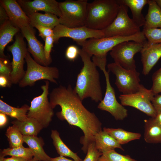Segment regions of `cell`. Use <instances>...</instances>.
I'll use <instances>...</instances> for the list:
<instances>
[{
	"label": "cell",
	"mask_w": 161,
	"mask_h": 161,
	"mask_svg": "<svg viewBox=\"0 0 161 161\" xmlns=\"http://www.w3.org/2000/svg\"><path fill=\"white\" fill-rule=\"evenodd\" d=\"M87 0H68L58 2L61 16L59 18L60 24L69 28L86 26Z\"/></svg>",
	"instance_id": "5b68a950"
},
{
	"label": "cell",
	"mask_w": 161,
	"mask_h": 161,
	"mask_svg": "<svg viewBox=\"0 0 161 161\" xmlns=\"http://www.w3.org/2000/svg\"><path fill=\"white\" fill-rule=\"evenodd\" d=\"M9 20L7 13L3 7L0 6V25Z\"/></svg>",
	"instance_id": "60d3db41"
},
{
	"label": "cell",
	"mask_w": 161,
	"mask_h": 161,
	"mask_svg": "<svg viewBox=\"0 0 161 161\" xmlns=\"http://www.w3.org/2000/svg\"><path fill=\"white\" fill-rule=\"evenodd\" d=\"M25 61L27 69L24 77L18 83L20 87L32 86L36 82L41 80H48L57 84L56 79H58L59 76L58 68L39 64L32 58L28 51Z\"/></svg>",
	"instance_id": "8992f818"
},
{
	"label": "cell",
	"mask_w": 161,
	"mask_h": 161,
	"mask_svg": "<svg viewBox=\"0 0 161 161\" xmlns=\"http://www.w3.org/2000/svg\"><path fill=\"white\" fill-rule=\"evenodd\" d=\"M35 27L38 30L39 36L44 41L47 37L53 35V29L50 28L41 26H37Z\"/></svg>",
	"instance_id": "f35d334b"
},
{
	"label": "cell",
	"mask_w": 161,
	"mask_h": 161,
	"mask_svg": "<svg viewBox=\"0 0 161 161\" xmlns=\"http://www.w3.org/2000/svg\"><path fill=\"white\" fill-rule=\"evenodd\" d=\"M17 2L28 16L39 11L53 14L59 18L61 16L58 2L55 0H18Z\"/></svg>",
	"instance_id": "2e32d148"
},
{
	"label": "cell",
	"mask_w": 161,
	"mask_h": 161,
	"mask_svg": "<svg viewBox=\"0 0 161 161\" xmlns=\"http://www.w3.org/2000/svg\"><path fill=\"white\" fill-rule=\"evenodd\" d=\"M51 137L58 153L60 156L69 157L75 161H83L77 154L72 151L63 142L56 130L51 131Z\"/></svg>",
	"instance_id": "f1b7e54d"
},
{
	"label": "cell",
	"mask_w": 161,
	"mask_h": 161,
	"mask_svg": "<svg viewBox=\"0 0 161 161\" xmlns=\"http://www.w3.org/2000/svg\"><path fill=\"white\" fill-rule=\"evenodd\" d=\"M119 5L115 19L109 26L102 30L105 37L129 36L140 31V27L129 16L128 7L122 4Z\"/></svg>",
	"instance_id": "9c48e42d"
},
{
	"label": "cell",
	"mask_w": 161,
	"mask_h": 161,
	"mask_svg": "<svg viewBox=\"0 0 161 161\" xmlns=\"http://www.w3.org/2000/svg\"><path fill=\"white\" fill-rule=\"evenodd\" d=\"M95 142L97 149L102 153L118 148L124 151L120 144L108 133L101 131L96 134Z\"/></svg>",
	"instance_id": "44dd1931"
},
{
	"label": "cell",
	"mask_w": 161,
	"mask_h": 161,
	"mask_svg": "<svg viewBox=\"0 0 161 161\" xmlns=\"http://www.w3.org/2000/svg\"><path fill=\"white\" fill-rule=\"evenodd\" d=\"M45 82V84L41 87L42 93L31 101L27 114V117L35 120L43 128L48 126L54 114L48 98L49 82L48 80Z\"/></svg>",
	"instance_id": "52a82bcc"
},
{
	"label": "cell",
	"mask_w": 161,
	"mask_h": 161,
	"mask_svg": "<svg viewBox=\"0 0 161 161\" xmlns=\"http://www.w3.org/2000/svg\"><path fill=\"white\" fill-rule=\"evenodd\" d=\"M20 29L13 25L9 20L0 25V55L5 58L4 53L5 47L13 40L14 36L18 32Z\"/></svg>",
	"instance_id": "cb8c5ba5"
},
{
	"label": "cell",
	"mask_w": 161,
	"mask_h": 161,
	"mask_svg": "<svg viewBox=\"0 0 161 161\" xmlns=\"http://www.w3.org/2000/svg\"><path fill=\"white\" fill-rule=\"evenodd\" d=\"M153 118L157 123L161 126V111L157 112L156 116Z\"/></svg>",
	"instance_id": "bcb514c9"
},
{
	"label": "cell",
	"mask_w": 161,
	"mask_h": 161,
	"mask_svg": "<svg viewBox=\"0 0 161 161\" xmlns=\"http://www.w3.org/2000/svg\"><path fill=\"white\" fill-rule=\"evenodd\" d=\"M146 39L142 31L129 36H115L88 39L82 43V49L91 57L93 56L106 58L107 53L119 44L133 41L143 43Z\"/></svg>",
	"instance_id": "277c9868"
},
{
	"label": "cell",
	"mask_w": 161,
	"mask_h": 161,
	"mask_svg": "<svg viewBox=\"0 0 161 161\" xmlns=\"http://www.w3.org/2000/svg\"><path fill=\"white\" fill-rule=\"evenodd\" d=\"M154 96L151 89H146L142 85L137 92L128 95H120L119 98L122 105L135 108L154 118L157 114L151 102Z\"/></svg>",
	"instance_id": "8fae6325"
},
{
	"label": "cell",
	"mask_w": 161,
	"mask_h": 161,
	"mask_svg": "<svg viewBox=\"0 0 161 161\" xmlns=\"http://www.w3.org/2000/svg\"><path fill=\"white\" fill-rule=\"evenodd\" d=\"M157 4L161 10V0H155Z\"/></svg>",
	"instance_id": "7dc6e473"
},
{
	"label": "cell",
	"mask_w": 161,
	"mask_h": 161,
	"mask_svg": "<svg viewBox=\"0 0 161 161\" xmlns=\"http://www.w3.org/2000/svg\"><path fill=\"white\" fill-rule=\"evenodd\" d=\"M5 156L1 153L0 154V161H3Z\"/></svg>",
	"instance_id": "c3c4849f"
},
{
	"label": "cell",
	"mask_w": 161,
	"mask_h": 161,
	"mask_svg": "<svg viewBox=\"0 0 161 161\" xmlns=\"http://www.w3.org/2000/svg\"><path fill=\"white\" fill-rule=\"evenodd\" d=\"M49 102L52 109L58 105L61 110L56 113L57 117L66 120L70 125L77 126L83 131L84 136L80 142L85 153L89 144L95 141L97 134L102 131V123L94 113L88 110L71 85H60L49 94Z\"/></svg>",
	"instance_id": "6da1fadb"
},
{
	"label": "cell",
	"mask_w": 161,
	"mask_h": 161,
	"mask_svg": "<svg viewBox=\"0 0 161 161\" xmlns=\"http://www.w3.org/2000/svg\"><path fill=\"white\" fill-rule=\"evenodd\" d=\"M143 69L142 73L148 75L161 57V43L150 44L146 41L140 52Z\"/></svg>",
	"instance_id": "e0dca14e"
},
{
	"label": "cell",
	"mask_w": 161,
	"mask_h": 161,
	"mask_svg": "<svg viewBox=\"0 0 161 161\" xmlns=\"http://www.w3.org/2000/svg\"><path fill=\"white\" fill-rule=\"evenodd\" d=\"M147 13L145 17L143 29H161V10L155 0H148Z\"/></svg>",
	"instance_id": "603a6c76"
},
{
	"label": "cell",
	"mask_w": 161,
	"mask_h": 161,
	"mask_svg": "<svg viewBox=\"0 0 161 161\" xmlns=\"http://www.w3.org/2000/svg\"><path fill=\"white\" fill-rule=\"evenodd\" d=\"M0 4L5 10L13 24L21 29L30 24L28 16L15 0H1Z\"/></svg>",
	"instance_id": "ac0fdd59"
},
{
	"label": "cell",
	"mask_w": 161,
	"mask_h": 161,
	"mask_svg": "<svg viewBox=\"0 0 161 161\" xmlns=\"http://www.w3.org/2000/svg\"><path fill=\"white\" fill-rule=\"evenodd\" d=\"M79 48L76 46L70 45L67 47L66 50L65 56L69 61H74L79 55Z\"/></svg>",
	"instance_id": "74e56055"
},
{
	"label": "cell",
	"mask_w": 161,
	"mask_h": 161,
	"mask_svg": "<svg viewBox=\"0 0 161 161\" xmlns=\"http://www.w3.org/2000/svg\"><path fill=\"white\" fill-rule=\"evenodd\" d=\"M26 161H38L36 160L35 158H34V157H33V158H32L31 159L28 160H27Z\"/></svg>",
	"instance_id": "681fc988"
},
{
	"label": "cell",
	"mask_w": 161,
	"mask_h": 161,
	"mask_svg": "<svg viewBox=\"0 0 161 161\" xmlns=\"http://www.w3.org/2000/svg\"><path fill=\"white\" fill-rule=\"evenodd\" d=\"M98 161H138L131 158L129 155L120 154L114 150L102 153Z\"/></svg>",
	"instance_id": "1f68e13d"
},
{
	"label": "cell",
	"mask_w": 161,
	"mask_h": 161,
	"mask_svg": "<svg viewBox=\"0 0 161 161\" xmlns=\"http://www.w3.org/2000/svg\"><path fill=\"white\" fill-rule=\"evenodd\" d=\"M5 135L7 137L10 148L23 145L24 143L23 135L14 125L10 126L7 129Z\"/></svg>",
	"instance_id": "4dcf8cb0"
},
{
	"label": "cell",
	"mask_w": 161,
	"mask_h": 161,
	"mask_svg": "<svg viewBox=\"0 0 161 161\" xmlns=\"http://www.w3.org/2000/svg\"><path fill=\"white\" fill-rule=\"evenodd\" d=\"M143 44L133 41H126L114 47L110 54L115 63L129 70L136 69L134 55L140 52Z\"/></svg>",
	"instance_id": "30bf717a"
},
{
	"label": "cell",
	"mask_w": 161,
	"mask_h": 161,
	"mask_svg": "<svg viewBox=\"0 0 161 161\" xmlns=\"http://www.w3.org/2000/svg\"><path fill=\"white\" fill-rule=\"evenodd\" d=\"M102 154L97 149L95 142H92L88 146L86 155L83 161H98Z\"/></svg>",
	"instance_id": "836d02e7"
},
{
	"label": "cell",
	"mask_w": 161,
	"mask_h": 161,
	"mask_svg": "<svg viewBox=\"0 0 161 161\" xmlns=\"http://www.w3.org/2000/svg\"><path fill=\"white\" fill-rule=\"evenodd\" d=\"M53 30V37L55 43L61 38L68 37L72 38L80 45L88 39L105 37L102 30L92 29L86 26L69 28L59 24Z\"/></svg>",
	"instance_id": "4fadbf2b"
},
{
	"label": "cell",
	"mask_w": 161,
	"mask_h": 161,
	"mask_svg": "<svg viewBox=\"0 0 161 161\" xmlns=\"http://www.w3.org/2000/svg\"><path fill=\"white\" fill-rule=\"evenodd\" d=\"M29 108L27 104H24L20 108L15 107L0 100V112L19 121H24L28 118L27 114Z\"/></svg>",
	"instance_id": "83f0119b"
},
{
	"label": "cell",
	"mask_w": 161,
	"mask_h": 161,
	"mask_svg": "<svg viewBox=\"0 0 161 161\" xmlns=\"http://www.w3.org/2000/svg\"><path fill=\"white\" fill-rule=\"evenodd\" d=\"M119 5L127 6L132 13V19L139 27L145 24V18L142 11L144 6L148 4V0H116Z\"/></svg>",
	"instance_id": "d6986e66"
},
{
	"label": "cell",
	"mask_w": 161,
	"mask_h": 161,
	"mask_svg": "<svg viewBox=\"0 0 161 161\" xmlns=\"http://www.w3.org/2000/svg\"><path fill=\"white\" fill-rule=\"evenodd\" d=\"M49 161H75L65 158L64 157L60 156L55 158L51 157Z\"/></svg>",
	"instance_id": "ee69618b"
},
{
	"label": "cell",
	"mask_w": 161,
	"mask_h": 161,
	"mask_svg": "<svg viewBox=\"0 0 161 161\" xmlns=\"http://www.w3.org/2000/svg\"><path fill=\"white\" fill-rule=\"evenodd\" d=\"M147 42L150 44L161 43V29H143L142 31Z\"/></svg>",
	"instance_id": "d6a6232c"
},
{
	"label": "cell",
	"mask_w": 161,
	"mask_h": 161,
	"mask_svg": "<svg viewBox=\"0 0 161 161\" xmlns=\"http://www.w3.org/2000/svg\"><path fill=\"white\" fill-rule=\"evenodd\" d=\"M144 139L149 143H161V126L151 117L144 121Z\"/></svg>",
	"instance_id": "d4e9b609"
},
{
	"label": "cell",
	"mask_w": 161,
	"mask_h": 161,
	"mask_svg": "<svg viewBox=\"0 0 161 161\" xmlns=\"http://www.w3.org/2000/svg\"><path fill=\"white\" fill-rule=\"evenodd\" d=\"M12 84L9 79L4 76L0 75V86L1 87H10Z\"/></svg>",
	"instance_id": "b9f144b4"
},
{
	"label": "cell",
	"mask_w": 161,
	"mask_h": 161,
	"mask_svg": "<svg viewBox=\"0 0 161 161\" xmlns=\"http://www.w3.org/2000/svg\"><path fill=\"white\" fill-rule=\"evenodd\" d=\"M151 102L157 113L161 111V95H155L152 99Z\"/></svg>",
	"instance_id": "ab89813d"
},
{
	"label": "cell",
	"mask_w": 161,
	"mask_h": 161,
	"mask_svg": "<svg viewBox=\"0 0 161 161\" xmlns=\"http://www.w3.org/2000/svg\"><path fill=\"white\" fill-rule=\"evenodd\" d=\"M28 17L30 25L33 27L41 26L53 29L60 24L58 16L50 13H45L43 14L36 12L32 13Z\"/></svg>",
	"instance_id": "7402d4cb"
},
{
	"label": "cell",
	"mask_w": 161,
	"mask_h": 161,
	"mask_svg": "<svg viewBox=\"0 0 161 161\" xmlns=\"http://www.w3.org/2000/svg\"><path fill=\"white\" fill-rule=\"evenodd\" d=\"M107 67L109 72L115 75V84L123 95L134 93L139 90L142 84L140 83V73L136 69H126L115 62L108 64Z\"/></svg>",
	"instance_id": "ba28073f"
},
{
	"label": "cell",
	"mask_w": 161,
	"mask_h": 161,
	"mask_svg": "<svg viewBox=\"0 0 161 161\" xmlns=\"http://www.w3.org/2000/svg\"><path fill=\"white\" fill-rule=\"evenodd\" d=\"M103 131H105L114 139L120 145L127 143L135 140L140 139L141 134L140 133L130 132L121 128H104Z\"/></svg>",
	"instance_id": "4316f807"
},
{
	"label": "cell",
	"mask_w": 161,
	"mask_h": 161,
	"mask_svg": "<svg viewBox=\"0 0 161 161\" xmlns=\"http://www.w3.org/2000/svg\"><path fill=\"white\" fill-rule=\"evenodd\" d=\"M11 123L18 129L23 136H37L43 128L35 120L28 117L24 121L16 120L12 121Z\"/></svg>",
	"instance_id": "484cf974"
},
{
	"label": "cell",
	"mask_w": 161,
	"mask_h": 161,
	"mask_svg": "<svg viewBox=\"0 0 161 161\" xmlns=\"http://www.w3.org/2000/svg\"><path fill=\"white\" fill-rule=\"evenodd\" d=\"M23 140L32 151L34 158L38 161H49L51 157L43 148L44 143L42 138L37 136H23Z\"/></svg>",
	"instance_id": "ffe728a7"
},
{
	"label": "cell",
	"mask_w": 161,
	"mask_h": 161,
	"mask_svg": "<svg viewBox=\"0 0 161 161\" xmlns=\"http://www.w3.org/2000/svg\"><path fill=\"white\" fill-rule=\"evenodd\" d=\"M99 68L104 74L106 88L104 97L97 107L101 110L109 112L116 120H123L128 116L127 110L117 100L114 90L110 82L109 72L106 71V66H102Z\"/></svg>",
	"instance_id": "5bb4252c"
},
{
	"label": "cell",
	"mask_w": 161,
	"mask_h": 161,
	"mask_svg": "<svg viewBox=\"0 0 161 161\" xmlns=\"http://www.w3.org/2000/svg\"><path fill=\"white\" fill-rule=\"evenodd\" d=\"M0 153L5 157L10 156L24 158L28 160L33 158V154L29 148H25L23 145L15 147L3 149Z\"/></svg>",
	"instance_id": "f546056e"
},
{
	"label": "cell",
	"mask_w": 161,
	"mask_h": 161,
	"mask_svg": "<svg viewBox=\"0 0 161 161\" xmlns=\"http://www.w3.org/2000/svg\"><path fill=\"white\" fill-rule=\"evenodd\" d=\"M119 6L116 0H95L88 3L86 26L100 30L106 28L116 18Z\"/></svg>",
	"instance_id": "3957f363"
},
{
	"label": "cell",
	"mask_w": 161,
	"mask_h": 161,
	"mask_svg": "<svg viewBox=\"0 0 161 161\" xmlns=\"http://www.w3.org/2000/svg\"><path fill=\"white\" fill-rule=\"evenodd\" d=\"M153 84L150 89L155 95L161 92V67L152 76Z\"/></svg>",
	"instance_id": "e575fe53"
},
{
	"label": "cell",
	"mask_w": 161,
	"mask_h": 161,
	"mask_svg": "<svg viewBox=\"0 0 161 161\" xmlns=\"http://www.w3.org/2000/svg\"><path fill=\"white\" fill-rule=\"evenodd\" d=\"M45 44L44 47V52L47 61L51 63L52 59L50 53L53 47L54 41L53 36H50L46 38L45 40Z\"/></svg>",
	"instance_id": "8d00e7d4"
},
{
	"label": "cell",
	"mask_w": 161,
	"mask_h": 161,
	"mask_svg": "<svg viewBox=\"0 0 161 161\" xmlns=\"http://www.w3.org/2000/svg\"><path fill=\"white\" fill-rule=\"evenodd\" d=\"M79 55L83 65L77 76L74 90L82 101L90 97L96 102H100L103 95L97 66L91 57L81 49H79Z\"/></svg>",
	"instance_id": "7a4b0ae2"
},
{
	"label": "cell",
	"mask_w": 161,
	"mask_h": 161,
	"mask_svg": "<svg viewBox=\"0 0 161 161\" xmlns=\"http://www.w3.org/2000/svg\"><path fill=\"white\" fill-rule=\"evenodd\" d=\"M21 34L28 43V51L32 55L34 60L43 66H48L50 63L47 59L42 44L35 36L33 27L30 24L21 29Z\"/></svg>",
	"instance_id": "9a60e30c"
},
{
	"label": "cell",
	"mask_w": 161,
	"mask_h": 161,
	"mask_svg": "<svg viewBox=\"0 0 161 161\" xmlns=\"http://www.w3.org/2000/svg\"><path fill=\"white\" fill-rule=\"evenodd\" d=\"M23 37L22 34H17L15 42L7 47L8 50L11 52L13 56L11 63L12 71L10 75L12 84L19 83L25 73L24 65V59L28 51Z\"/></svg>",
	"instance_id": "7c38bea8"
},
{
	"label": "cell",
	"mask_w": 161,
	"mask_h": 161,
	"mask_svg": "<svg viewBox=\"0 0 161 161\" xmlns=\"http://www.w3.org/2000/svg\"><path fill=\"white\" fill-rule=\"evenodd\" d=\"M12 71V65L6 57H0V75L4 76L10 80Z\"/></svg>",
	"instance_id": "d590c367"
},
{
	"label": "cell",
	"mask_w": 161,
	"mask_h": 161,
	"mask_svg": "<svg viewBox=\"0 0 161 161\" xmlns=\"http://www.w3.org/2000/svg\"><path fill=\"white\" fill-rule=\"evenodd\" d=\"M5 114L0 112V127L4 126L7 123V119Z\"/></svg>",
	"instance_id": "7bdbcfd3"
},
{
	"label": "cell",
	"mask_w": 161,
	"mask_h": 161,
	"mask_svg": "<svg viewBox=\"0 0 161 161\" xmlns=\"http://www.w3.org/2000/svg\"><path fill=\"white\" fill-rule=\"evenodd\" d=\"M27 160L26 159L22 158L11 157L10 158H4L3 161H26Z\"/></svg>",
	"instance_id": "f6af8a7d"
}]
</instances>
